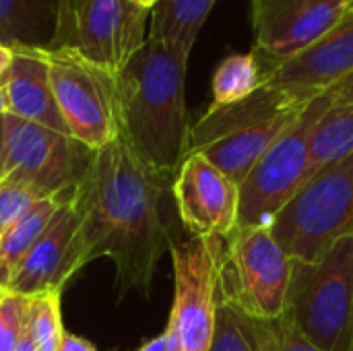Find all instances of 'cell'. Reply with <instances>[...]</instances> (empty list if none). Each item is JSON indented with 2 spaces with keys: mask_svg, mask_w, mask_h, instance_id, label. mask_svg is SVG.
Returning a JSON list of instances; mask_svg holds the SVG:
<instances>
[{
  "mask_svg": "<svg viewBox=\"0 0 353 351\" xmlns=\"http://www.w3.org/2000/svg\"><path fill=\"white\" fill-rule=\"evenodd\" d=\"M58 112L68 134L99 151L120 137L116 74L93 64L74 50H43Z\"/></svg>",
  "mask_w": 353,
  "mask_h": 351,
  "instance_id": "8",
  "label": "cell"
},
{
  "mask_svg": "<svg viewBox=\"0 0 353 351\" xmlns=\"http://www.w3.org/2000/svg\"><path fill=\"white\" fill-rule=\"evenodd\" d=\"M4 161V116H0V172Z\"/></svg>",
  "mask_w": 353,
  "mask_h": 351,
  "instance_id": "33",
  "label": "cell"
},
{
  "mask_svg": "<svg viewBox=\"0 0 353 351\" xmlns=\"http://www.w3.org/2000/svg\"><path fill=\"white\" fill-rule=\"evenodd\" d=\"M60 0H0V46L50 50Z\"/></svg>",
  "mask_w": 353,
  "mask_h": 351,
  "instance_id": "17",
  "label": "cell"
},
{
  "mask_svg": "<svg viewBox=\"0 0 353 351\" xmlns=\"http://www.w3.org/2000/svg\"><path fill=\"white\" fill-rule=\"evenodd\" d=\"M74 197L72 192L46 197L35 201L2 236H0V290H6L14 271L31 250V246L37 242V238L43 234L48 223L54 219V215L62 209L64 203H68Z\"/></svg>",
  "mask_w": 353,
  "mask_h": 351,
  "instance_id": "18",
  "label": "cell"
},
{
  "mask_svg": "<svg viewBox=\"0 0 353 351\" xmlns=\"http://www.w3.org/2000/svg\"><path fill=\"white\" fill-rule=\"evenodd\" d=\"M333 101H353V72L350 77H345L341 83H337L333 89H329Z\"/></svg>",
  "mask_w": 353,
  "mask_h": 351,
  "instance_id": "29",
  "label": "cell"
},
{
  "mask_svg": "<svg viewBox=\"0 0 353 351\" xmlns=\"http://www.w3.org/2000/svg\"><path fill=\"white\" fill-rule=\"evenodd\" d=\"M352 10H353V8H352Z\"/></svg>",
  "mask_w": 353,
  "mask_h": 351,
  "instance_id": "35",
  "label": "cell"
},
{
  "mask_svg": "<svg viewBox=\"0 0 353 351\" xmlns=\"http://www.w3.org/2000/svg\"><path fill=\"white\" fill-rule=\"evenodd\" d=\"M60 351H97V348H95L93 343H89L87 339L77 337V335H72V333L64 331Z\"/></svg>",
  "mask_w": 353,
  "mask_h": 351,
  "instance_id": "28",
  "label": "cell"
},
{
  "mask_svg": "<svg viewBox=\"0 0 353 351\" xmlns=\"http://www.w3.org/2000/svg\"><path fill=\"white\" fill-rule=\"evenodd\" d=\"M290 261L316 263L353 236V151L316 172L271 223Z\"/></svg>",
  "mask_w": 353,
  "mask_h": 351,
  "instance_id": "5",
  "label": "cell"
},
{
  "mask_svg": "<svg viewBox=\"0 0 353 351\" xmlns=\"http://www.w3.org/2000/svg\"><path fill=\"white\" fill-rule=\"evenodd\" d=\"M221 238L170 242L174 265V306L168 329L182 351H211L217 321V257Z\"/></svg>",
  "mask_w": 353,
  "mask_h": 351,
  "instance_id": "11",
  "label": "cell"
},
{
  "mask_svg": "<svg viewBox=\"0 0 353 351\" xmlns=\"http://www.w3.org/2000/svg\"><path fill=\"white\" fill-rule=\"evenodd\" d=\"M188 58V52L147 37L116 74L120 137L145 163L165 176H176L190 151Z\"/></svg>",
  "mask_w": 353,
  "mask_h": 351,
  "instance_id": "2",
  "label": "cell"
},
{
  "mask_svg": "<svg viewBox=\"0 0 353 351\" xmlns=\"http://www.w3.org/2000/svg\"><path fill=\"white\" fill-rule=\"evenodd\" d=\"M132 2L139 4V6H145V8H153L157 4V0H132Z\"/></svg>",
  "mask_w": 353,
  "mask_h": 351,
  "instance_id": "34",
  "label": "cell"
},
{
  "mask_svg": "<svg viewBox=\"0 0 353 351\" xmlns=\"http://www.w3.org/2000/svg\"><path fill=\"white\" fill-rule=\"evenodd\" d=\"M265 83L263 68L252 52L230 54L213 74V106L236 103L252 95Z\"/></svg>",
  "mask_w": 353,
  "mask_h": 351,
  "instance_id": "21",
  "label": "cell"
},
{
  "mask_svg": "<svg viewBox=\"0 0 353 351\" xmlns=\"http://www.w3.org/2000/svg\"><path fill=\"white\" fill-rule=\"evenodd\" d=\"M10 50H12V64H10L8 81L4 85L8 97V114H14L23 120L68 134V128L54 99L43 50H33V48H10Z\"/></svg>",
  "mask_w": 353,
  "mask_h": 351,
  "instance_id": "16",
  "label": "cell"
},
{
  "mask_svg": "<svg viewBox=\"0 0 353 351\" xmlns=\"http://www.w3.org/2000/svg\"><path fill=\"white\" fill-rule=\"evenodd\" d=\"M10 64H12V50L6 46H0V87H4L8 81Z\"/></svg>",
  "mask_w": 353,
  "mask_h": 351,
  "instance_id": "30",
  "label": "cell"
},
{
  "mask_svg": "<svg viewBox=\"0 0 353 351\" xmlns=\"http://www.w3.org/2000/svg\"><path fill=\"white\" fill-rule=\"evenodd\" d=\"M172 192L178 215L192 238L232 236L240 225V186L199 153H188Z\"/></svg>",
  "mask_w": 353,
  "mask_h": 351,
  "instance_id": "13",
  "label": "cell"
},
{
  "mask_svg": "<svg viewBox=\"0 0 353 351\" xmlns=\"http://www.w3.org/2000/svg\"><path fill=\"white\" fill-rule=\"evenodd\" d=\"M310 101L263 83L252 95L236 103H211L192 124L188 153L207 157L240 186L254 163Z\"/></svg>",
  "mask_w": 353,
  "mask_h": 351,
  "instance_id": "3",
  "label": "cell"
},
{
  "mask_svg": "<svg viewBox=\"0 0 353 351\" xmlns=\"http://www.w3.org/2000/svg\"><path fill=\"white\" fill-rule=\"evenodd\" d=\"M211 351H259L252 319L219 302Z\"/></svg>",
  "mask_w": 353,
  "mask_h": 351,
  "instance_id": "23",
  "label": "cell"
},
{
  "mask_svg": "<svg viewBox=\"0 0 353 351\" xmlns=\"http://www.w3.org/2000/svg\"><path fill=\"white\" fill-rule=\"evenodd\" d=\"M217 0H157L151 8L149 37L192 52V46Z\"/></svg>",
  "mask_w": 353,
  "mask_h": 351,
  "instance_id": "19",
  "label": "cell"
},
{
  "mask_svg": "<svg viewBox=\"0 0 353 351\" xmlns=\"http://www.w3.org/2000/svg\"><path fill=\"white\" fill-rule=\"evenodd\" d=\"M353 151V101H333L310 139V178Z\"/></svg>",
  "mask_w": 353,
  "mask_h": 351,
  "instance_id": "20",
  "label": "cell"
},
{
  "mask_svg": "<svg viewBox=\"0 0 353 351\" xmlns=\"http://www.w3.org/2000/svg\"><path fill=\"white\" fill-rule=\"evenodd\" d=\"M259 351H323L296 327L288 312L273 321H252Z\"/></svg>",
  "mask_w": 353,
  "mask_h": 351,
  "instance_id": "24",
  "label": "cell"
},
{
  "mask_svg": "<svg viewBox=\"0 0 353 351\" xmlns=\"http://www.w3.org/2000/svg\"><path fill=\"white\" fill-rule=\"evenodd\" d=\"M27 310H29V308H27ZM14 351H37L35 343H33V339H31V333H29V329H27V319H25V327H23L21 339H19L17 350Z\"/></svg>",
  "mask_w": 353,
  "mask_h": 351,
  "instance_id": "31",
  "label": "cell"
},
{
  "mask_svg": "<svg viewBox=\"0 0 353 351\" xmlns=\"http://www.w3.org/2000/svg\"><path fill=\"white\" fill-rule=\"evenodd\" d=\"M285 312L323 351H353V236L316 263L292 261Z\"/></svg>",
  "mask_w": 353,
  "mask_h": 351,
  "instance_id": "4",
  "label": "cell"
},
{
  "mask_svg": "<svg viewBox=\"0 0 353 351\" xmlns=\"http://www.w3.org/2000/svg\"><path fill=\"white\" fill-rule=\"evenodd\" d=\"M93 151L72 137L4 114V161L0 180L29 186L41 199L77 190Z\"/></svg>",
  "mask_w": 353,
  "mask_h": 351,
  "instance_id": "10",
  "label": "cell"
},
{
  "mask_svg": "<svg viewBox=\"0 0 353 351\" xmlns=\"http://www.w3.org/2000/svg\"><path fill=\"white\" fill-rule=\"evenodd\" d=\"M137 351H182L180 348V339L172 329H165L161 335L149 339L147 343H143Z\"/></svg>",
  "mask_w": 353,
  "mask_h": 351,
  "instance_id": "27",
  "label": "cell"
},
{
  "mask_svg": "<svg viewBox=\"0 0 353 351\" xmlns=\"http://www.w3.org/2000/svg\"><path fill=\"white\" fill-rule=\"evenodd\" d=\"M39 199L29 186L0 180V236Z\"/></svg>",
  "mask_w": 353,
  "mask_h": 351,
  "instance_id": "26",
  "label": "cell"
},
{
  "mask_svg": "<svg viewBox=\"0 0 353 351\" xmlns=\"http://www.w3.org/2000/svg\"><path fill=\"white\" fill-rule=\"evenodd\" d=\"M60 296L62 292H46L29 298L27 329L37 351H60L62 345V317H60Z\"/></svg>",
  "mask_w": 353,
  "mask_h": 351,
  "instance_id": "22",
  "label": "cell"
},
{
  "mask_svg": "<svg viewBox=\"0 0 353 351\" xmlns=\"http://www.w3.org/2000/svg\"><path fill=\"white\" fill-rule=\"evenodd\" d=\"M29 298L0 290V351H14L27 319Z\"/></svg>",
  "mask_w": 353,
  "mask_h": 351,
  "instance_id": "25",
  "label": "cell"
},
{
  "mask_svg": "<svg viewBox=\"0 0 353 351\" xmlns=\"http://www.w3.org/2000/svg\"><path fill=\"white\" fill-rule=\"evenodd\" d=\"M292 261L269 228H238L221 240L217 296L252 321H273L285 312Z\"/></svg>",
  "mask_w": 353,
  "mask_h": 351,
  "instance_id": "6",
  "label": "cell"
},
{
  "mask_svg": "<svg viewBox=\"0 0 353 351\" xmlns=\"http://www.w3.org/2000/svg\"><path fill=\"white\" fill-rule=\"evenodd\" d=\"M170 180L172 176L145 163L122 137L93 151L74 190L79 230L70 273L105 257L114 261L120 296L141 292L149 298L159 259L172 242L159 211Z\"/></svg>",
  "mask_w": 353,
  "mask_h": 351,
  "instance_id": "1",
  "label": "cell"
},
{
  "mask_svg": "<svg viewBox=\"0 0 353 351\" xmlns=\"http://www.w3.org/2000/svg\"><path fill=\"white\" fill-rule=\"evenodd\" d=\"M79 230V211L74 197L48 223L43 234L31 246L6 290L33 298L46 292H62L70 281V250Z\"/></svg>",
  "mask_w": 353,
  "mask_h": 351,
  "instance_id": "15",
  "label": "cell"
},
{
  "mask_svg": "<svg viewBox=\"0 0 353 351\" xmlns=\"http://www.w3.org/2000/svg\"><path fill=\"white\" fill-rule=\"evenodd\" d=\"M353 72V10L319 41L279 64L265 83L314 99Z\"/></svg>",
  "mask_w": 353,
  "mask_h": 351,
  "instance_id": "14",
  "label": "cell"
},
{
  "mask_svg": "<svg viewBox=\"0 0 353 351\" xmlns=\"http://www.w3.org/2000/svg\"><path fill=\"white\" fill-rule=\"evenodd\" d=\"M8 114V97H6V87H0V116Z\"/></svg>",
  "mask_w": 353,
  "mask_h": 351,
  "instance_id": "32",
  "label": "cell"
},
{
  "mask_svg": "<svg viewBox=\"0 0 353 351\" xmlns=\"http://www.w3.org/2000/svg\"><path fill=\"white\" fill-rule=\"evenodd\" d=\"M331 103L329 91L314 97L248 172L240 184L238 228H271L283 207L310 180V139Z\"/></svg>",
  "mask_w": 353,
  "mask_h": 351,
  "instance_id": "7",
  "label": "cell"
},
{
  "mask_svg": "<svg viewBox=\"0 0 353 351\" xmlns=\"http://www.w3.org/2000/svg\"><path fill=\"white\" fill-rule=\"evenodd\" d=\"M151 8L132 0H60L50 50L68 48L118 74L145 46Z\"/></svg>",
  "mask_w": 353,
  "mask_h": 351,
  "instance_id": "9",
  "label": "cell"
},
{
  "mask_svg": "<svg viewBox=\"0 0 353 351\" xmlns=\"http://www.w3.org/2000/svg\"><path fill=\"white\" fill-rule=\"evenodd\" d=\"M352 8L353 0H250L252 54L263 77L319 41Z\"/></svg>",
  "mask_w": 353,
  "mask_h": 351,
  "instance_id": "12",
  "label": "cell"
}]
</instances>
